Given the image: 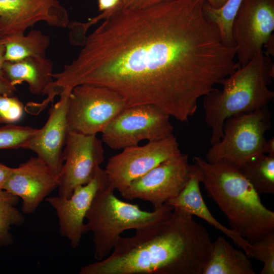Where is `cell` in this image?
Listing matches in <instances>:
<instances>
[{
	"label": "cell",
	"mask_w": 274,
	"mask_h": 274,
	"mask_svg": "<svg viewBox=\"0 0 274 274\" xmlns=\"http://www.w3.org/2000/svg\"><path fill=\"white\" fill-rule=\"evenodd\" d=\"M205 0H167L122 8L86 36L78 55L55 73L56 85L107 88L126 108L152 105L186 122L197 101L239 66L205 17Z\"/></svg>",
	"instance_id": "1"
},
{
	"label": "cell",
	"mask_w": 274,
	"mask_h": 274,
	"mask_svg": "<svg viewBox=\"0 0 274 274\" xmlns=\"http://www.w3.org/2000/svg\"><path fill=\"white\" fill-rule=\"evenodd\" d=\"M212 242L193 216L178 208L155 224L120 236L112 252L80 274H202Z\"/></svg>",
	"instance_id": "2"
},
{
	"label": "cell",
	"mask_w": 274,
	"mask_h": 274,
	"mask_svg": "<svg viewBox=\"0 0 274 274\" xmlns=\"http://www.w3.org/2000/svg\"><path fill=\"white\" fill-rule=\"evenodd\" d=\"M209 197L227 218L229 228L252 243L274 232V212L262 203L260 195L235 165L208 162L195 156Z\"/></svg>",
	"instance_id": "3"
},
{
	"label": "cell",
	"mask_w": 274,
	"mask_h": 274,
	"mask_svg": "<svg viewBox=\"0 0 274 274\" xmlns=\"http://www.w3.org/2000/svg\"><path fill=\"white\" fill-rule=\"evenodd\" d=\"M273 75V63L261 50L246 64L220 80L222 90L216 88L204 96V121L211 129V145L222 138L227 118L268 107L274 96L268 88Z\"/></svg>",
	"instance_id": "4"
},
{
	"label": "cell",
	"mask_w": 274,
	"mask_h": 274,
	"mask_svg": "<svg viewBox=\"0 0 274 274\" xmlns=\"http://www.w3.org/2000/svg\"><path fill=\"white\" fill-rule=\"evenodd\" d=\"M114 191L109 183L100 188L86 215L87 231L93 234L94 257L97 261L109 255L123 232L155 224L174 210L165 203L151 212L142 210L137 204L117 198Z\"/></svg>",
	"instance_id": "5"
},
{
	"label": "cell",
	"mask_w": 274,
	"mask_h": 274,
	"mask_svg": "<svg viewBox=\"0 0 274 274\" xmlns=\"http://www.w3.org/2000/svg\"><path fill=\"white\" fill-rule=\"evenodd\" d=\"M271 118L268 107L227 118L223 123L222 138L208 150L205 159L238 166L265 154L264 134L270 128Z\"/></svg>",
	"instance_id": "6"
},
{
	"label": "cell",
	"mask_w": 274,
	"mask_h": 274,
	"mask_svg": "<svg viewBox=\"0 0 274 274\" xmlns=\"http://www.w3.org/2000/svg\"><path fill=\"white\" fill-rule=\"evenodd\" d=\"M125 108L124 99L107 88L90 84L76 86L68 99V132L85 135L102 133Z\"/></svg>",
	"instance_id": "7"
},
{
	"label": "cell",
	"mask_w": 274,
	"mask_h": 274,
	"mask_svg": "<svg viewBox=\"0 0 274 274\" xmlns=\"http://www.w3.org/2000/svg\"><path fill=\"white\" fill-rule=\"evenodd\" d=\"M170 116L152 105L124 108L102 133V142L119 150L138 145L143 140H160L173 134Z\"/></svg>",
	"instance_id": "8"
},
{
	"label": "cell",
	"mask_w": 274,
	"mask_h": 274,
	"mask_svg": "<svg viewBox=\"0 0 274 274\" xmlns=\"http://www.w3.org/2000/svg\"><path fill=\"white\" fill-rule=\"evenodd\" d=\"M181 153L174 134L143 146L125 148L108 160L105 170L110 186L121 193L133 181Z\"/></svg>",
	"instance_id": "9"
},
{
	"label": "cell",
	"mask_w": 274,
	"mask_h": 274,
	"mask_svg": "<svg viewBox=\"0 0 274 274\" xmlns=\"http://www.w3.org/2000/svg\"><path fill=\"white\" fill-rule=\"evenodd\" d=\"M102 142L96 135L68 132L58 174V195L68 198L78 186L94 178L105 158Z\"/></svg>",
	"instance_id": "10"
},
{
	"label": "cell",
	"mask_w": 274,
	"mask_h": 274,
	"mask_svg": "<svg viewBox=\"0 0 274 274\" xmlns=\"http://www.w3.org/2000/svg\"><path fill=\"white\" fill-rule=\"evenodd\" d=\"M191 165L188 154L181 153L133 181L120 194L126 199L149 201L158 209L179 194L189 179Z\"/></svg>",
	"instance_id": "11"
},
{
	"label": "cell",
	"mask_w": 274,
	"mask_h": 274,
	"mask_svg": "<svg viewBox=\"0 0 274 274\" xmlns=\"http://www.w3.org/2000/svg\"><path fill=\"white\" fill-rule=\"evenodd\" d=\"M274 30V0H243L232 33L240 66L262 50Z\"/></svg>",
	"instance_id": "12"
},
{
	"label": "cell",
	"mask_w": 274,
	"mask_h": 274,
	"mask_svg": "<svg viewBox=\"0 0 274 274\" xmlns=\"http://www.w3.org/2000/svg\"><path fill=\"white\" fill-rule=\"evenodd\" d=\"M39 22L66 28L68 14L59 0H0V37L24 34Z\"/></svg>",
	"instance_id": "13"
},
{
	"label": "cell",
	"mask_w": 274,
	"mask_h": 274,
	"mask_svg": "<svg viewBox=\"0 0 274 274\" xmlns=\"http://www.w3.org/2000/svg\"><path fill=\"white\" fill-rule=\"evenodd\" d=\"M108 183L105 169L99 167L92 180L77 187L68 198L58 195L46 198L45 201L55 211L61 235L69 241L73 248L78 247L83 235L87 232L84 220L95 193Z\"/></svg>",
	"instance_id": "14"
},
{
	"label": "cell",
	"mask_w": 274,
	"mask_h": 274,
	"mask_svg": "<svg viewBox=\"0 0 274 274\" xmlns=\"http://www.w3.org/2000/svg\"><path fill=\"white\" fill-rule=\"evenodd\" d=\"M57 187L58 175L37 156L12 168L3 189L21 198V212L29 215Z\"/></svg>",
	"instance_id": "15"
},
{
	"label": "cell",
	"mask_w": 274,
	"mask_h": 274,
	"mask_svg": "<svg viewBox=\"0 0 274 274\" xmlns=\"http://www.w3.org/2000/svg\"><path fill=\"white\" fill-rule=\"evenodd\" d=\"M71 90H64L60 98L48 111V118L44 125L36 133L23 149L35 152L57 175L63 164L62 153L68 129L66 112Z\"/></svg>",
	"instance_id": "16"
},
{
	"label": "cell",
	"mask_w": 274,
	"mask_h": 274,
	"mask_svg": "<svg viewBox=\"0 0 274 274\" xmlns=\"http://www.w3.org/2000/svg\"><path fill=\"white\" fill-rule=\"evenodd\" d=\"M200 172L197 165H191V173L189 180L179 194L170 199L167 203L174 208H178L192 215L199 217L207 222L217 230L230 238L233 243L251 257V244L229 228L218 222L212 215L202 198L199 184Z\"/></svg>",
	"instance_id": "17"
},
{
	"label": "cell",
	"mask_w": 274,
	"mask_h": 274,
	"mask_svg": "<svg viewBox=\"0 0 274 274\" xmlns=\"http://www.w3.org/2000/svg\"><path fill=\"white\" fill-rule=\"evenodd\" d=\"M53 62L46 58L29 57L16 62L5 61L3 65L4 76L13 86L25 82L30 93L47 94L53 100L56 96L52 88Z\"/></svg>",
	"instance_id": "18"
},
{
	"label": "cell",
	"mask_w": 274,
	"mask_h": 274,
	"mask_svg": "<svg viewBox=\"0 0 274 274\" xmlns=\"http://www.w3.org/2000/svg\"><path fill=\"white\" fill-rule=\"evenodd\" d=\"M249 257L233 247L224 237L212 243L202 274H255Z\"/></svg>",
	"instance_id": "19"
},
{
	"label": "cell",
	"mask_w": 274,
	"mask_h": 274,
	"mask_svg": "<svg viewBox=\"0 0 274 274\" xmlns=\"http://www.w3.org/2000/svg\"><path fill=\"white\" fill-rule=\"evenodd\" d=\"M4 45L5 61L16 62L29 57L46 58L50 42L40 30H32L26 36L13 34L0 37Z\"/></svg>",
	"instance_id": "20"
},
{
	"label": "cell",
	"mask_w": 274,
	"mask_h": 274,
	"mask_svg": "<svg viewBox=\"0 0 274 274\" xmlns=\"http://www.w3.org/2000/svg\"><path fill=\"white\" fill-rule=\"evenodd\" d=\"M259 194H274V155L263 154L236 166Z\"/></svg>",
	"instance_id": "21"
},
{
	"label": "cell",
	"mask_w": 274,
	"mask_h": 274,
	"mask_svg": "<svg viewBox=\"0 0 274 274\" xmlns=\"http://www.w3.org/2000/svg\"><path fill=\"white\" fill-rule=\"evenodd\" d=\"M243 0H227L219 9L211 7L205 1L203 12L206 18L218 27L222 41L228 47H235L232 28L234 19Z\"/></svg>",
	"instance_id": "22"
},
{
	"label": "cell",
	"mask_w": 274,
	"mask_h": 274,
	"mask_svg": "<svg viewBox=\"0 0 274 274\" xmlns=\"http://www.w3.org/2000/svg\"><path fill=\"white\" fill-rule=\"evenodd\" d=\"M19 200V197L0 190V247L13 243L11 227L22 225L25 221L23 213L16 207Z\"/></svg>",
	"instance_id": "23"
},
{
	"label": "cell",
	"mask_w": 274,
	"mask_h": 274,
	"mask_svg": "<svg viewBox=\"0 0 274 274\" xmlns=\"http://www.w3.org/2000/svg\"><path fill=\"white\" fill-rule=\"evenodd\" d=\"M38 129L14 124L0 127V149L23 148Z\"/></svg>",
	"instance_id": "24"
},
{
	"label": "cell",
	"mask_w": 274,
	"mask_h": 274,
	"mask_svg": "<svg viewBox=\"0 0 274 274\" xmlns=\"http://www.w3.org/2000/svg\"><path fill=\"white\" fill-rule=\"evenodd\" d=\"M251 244V257L263 263L260 273L273 274L274 232L268 233Z\"/></svg>",
	"instance_id": "25"
},
{
	"label": "cell",
	"mask_w": 274,
	"mask_h": 274,
	"mask_svg": "<svg viewBox=\"0 0 274 274\" xmlns=\"http://www.w3.org/2000/svg\"><path fill=\"white\" fill-rule=\"evenodd\" d=\"M24 106L16 96L0 94V124H14L23 116Z\"/></svg>",
	"instance_id": "26"
},
{
	"label": "cell",
	"mask_w": 274,
	"mask_h": 274,
	"mask_svg": "<svg viewBox=\"0 0 274 274\" xmlns=\"http://www.w3.org/2000/svg\"><path fill=\"white\" fill-rule=\"evenodd\" d=\"M97 3L101 14L92 19L94 23L105 19L124 7L123 0H97Z\"/></svg>",
	"instance_id": "27"
},
{
	"label": "cell",
	"mask_w": 274,
	"mask_h": 274,
	"mask_svg": "<svg viewBox=\"0 0 274 274\" xmlns=\"http://www.w3.org/2000/svg\"><path fill=\"white\" fill-rule=\"evenodd\" d=\"M167 0H123L124 8H142Z\"/></svg>",
	"instance_id": "28"
},
{
	"label": "cell",
	"mask_w": 274,
	"mask_h": 274,
	"mask_svg": "<svg viewBox=\"0 0 274 274\" xmlns=\"http://www.w3.org/2000/svg\"><path fill=\"white\" fill-rule=\"evenodd\" d=\"M16 86L11 85L7 80H0V94L12 95Z\"/></svg>",
	"instance_id": "29"
},
{
	"label": "cell",
	"mask_w": 274,
	"mask_h": 274,
	"mask_svg": "<svg viewBox=\"0 0 274 274\" xmlns=\"http://www.w3.org/2000/svg\"><path fill=\"white\" fill-rule=\"evenodd\" d=\"M12 168L0 163V190L3 189L5 182Z\"/></svg>",
	"instance_id": "30"
},
{
	"label": "cell",
	"mask_w": 274,
	"mask_h": 274,
	"mask_svg": "<svg viewBox=\"0 0 274 274\" xmlns=\"http://www.w3.org/2000/svg\"><path fill=\"white\" fill-rule=\"evenodd\" d=\"M5 49L4 45L0 40V80H6L4 76L3 70V65L5 61Z\"/></svg>",
	"instance_id": "31"
},
{
	"label": "cell",
	"mask_w": 274,
	"mask_h": 274,
	"mask_svg": "<svg viewBox=\"0 0 274 274\" xmlns=\"http://www.w3.org/2000/svg\"><path fill=\"white\" fill-rule=\"evenodd\" d=\"M265 154L274 155V139L273 138L266 141L265 145Z\"/></svg>",
	"instance_id": "32"
},
{
	"label": "cell",
	"mask_w": 274,
	"mask_h": 274,
	"mask_svg": "<svg viewBox=\"0 0 274 274\" xmlns=\"http://www.w3.org/2000/svg\"><path fill=\"white\" fill-rule=\"evenodd\" d=\"M266 46L267 50L265 53L268 55H273V35H272L269 38L267 43L265 44Z\"/></svg>",
	"instance_id": "33"
},
{
	"label": "cell",
	"mask_w": 274,
	"mask_h": 274,
	"mask_svg": "<svg viewBox=\"0 0 274 274\" xmlns=\"http://www.w3.org/2000/svg\"><path fill=\"white\" fill-rule=\"evenodd\" d=\"M210 6L215 9L222 7L227 0H205Z\"/></svg>",
	"instance_id": "34"
}]
</instances>
